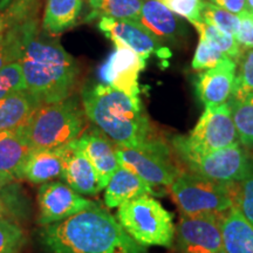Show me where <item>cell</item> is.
<instances>
[{"mask_svg": "<svg viewBox=\"0 0 253 253\" xmlns=\"http://www.w3.org/2000/svg\"><path fill=\"white\" fill-rule=\"evenodd\" d=\"M224 56L227 55L223 54L220 50H218L203 38H199L191 66L195 71H208V69L216 67Z\"/></svg>", "mask_w": 253, "mask_h": 253, "instance_id": "836d02e7", "label": "cell"}, {"mask_svg": "<svg viewBox=\"0 0 253 253\" xmlns=\"http://www.w3.org/2000/svg\"><path fill=\"white\" fill-rule=\"evenodd\" d=\"M89 19L108 17L118 20L138 21L143 0H88Z\"/></svg>", "mask_w": 253, "mask_h": 253, "instance_id": "d4e9b609", "label": "cell"}, {"mask_svg": "<svg viewBox=\"0 0 253 253\" xmlns=\"http://www.w3.org/2000/svg\"><path fill=\"white\" fill-rule=\"evenodd\" d=\"M97 27L110 41H113L115 47L130 49L144 60L153 54L160 59H168L171 56V52L163 46L162 41L138 21L101 17Z\"/></svg>", "mask_w": 253, "mask_h": 253, "instance_id": "8fae6325", "label": "cell"}, {"mask_svg": "<svg viewBox=\"0 0 253 253\" xmlns=\"http://www.w3.org/2000/svg\"><path fill=\"white\" fill-rule=\"evenodd\" d=\"M212 4L226 9L236 15H242L248 11V1L246 0H209Z\"/></svg>", "mask_w": 253, "mask_h": 253, "instance_id": "74e56055", "label": "cell"}, {"mask_svg": "<svg viewBox=\"0 0 253 253\" xmlns=\"http://www.w3.org/2000/svg\"><path fill=\"white\" fill-rule=\"evenodd\" d=\"M192 25L199 33V38H203L213 47H216L218 50H220L223 54L230 56L237 63L242 59L243 49L235 37L224 33L218 28L211 26V25L202 20L196 21Z\"/></svg>", "mask_w": 253, "mask_h": 253, "instance_id": "4316f807", "label": "cell"}, {"mask_svg": "<svg viewBox=\"0 0 253 253\" xmlns=\"http://www.w3.org/2000/svg\"><path fill=\"white\" fill-rule=\"evenodd\" d=\"M23 89H26V84L20 62L15 61L5 66L0 71V101L9 94Z\"/></svg>", "mask_w": 253, "mask_h": 253, "instance_id": "1f68e13d", "label": "cell"}, {"mask_svg": "<svg viewBox=\"0 0 253 253\" xmlns=\"http://www.w3.org/2000/svg\"><path fill=\"white\" fill-rule=\"evenodd\" d=\"M39 239L46 253H147L115 217L96 203L42 226Z\"/></svg>", "mask_w": 253, "mask_h": 253, "instance_id": "6da1fadb", "label": "cell"}, {"mask_svg": "<svg viewBox=\"0 0 253 253\" xmlns=\"http://www.w3.org/2000/svg\"><path fill=\"white\" fill-rule=\"evenodd\" d=\"M239 19L240 27L236 39L243 50L253 49V14L246 11L239 15Z\"/></svg>", "mask_w": 253, "mask_h": 253, "instance_id": "d590c367", "label": "cell"}, {"mask_svg": "<svg viewBox=\"0 0 253 253\" xmlns=\"http://www.w3.org/2000/svg\"><path fill=\"white\" fill-rule=\"evenodd\" d=\"M220 229L226 253H253V226L236 205L223 214Z\"/></svg>", "mask_w": 253, "mask_h": 253, "instance_id": "44dd1931", "label": "cell"}, {"mask_svg": "<svg viewBox=\"0 0 253 253\" xmlns=\"http://www.w3.org/2000/svg\"><path fill=\"white\" fill-rule=\"evenodd\" d=\"M82 104L89 121L118 145L142 148L156 140L141 99L99 84L84 88Z\"/></svg>", "mask_w": 253, "mask_h": 253, "instance_id": "3957f363", "label": "cell"}, {"mask_svg": "<svg viewBox=\"0 0 253 253\" xmlns=\"http://www.w3.org/2000/svg\"><path fill=\"white\" fill-rule=\"evenodd\" d=\"M116 219L123 230L141 246L170 248L176 227L172 214L151 196L132 199L118 209Z\"/></svg>", "mask_w": 253, "mask_h": 253, "instance_id": "5b68a950", "label": "cell"}, {"mask_svg": "<svg viewBox=\"0 0 253 253\" xmlns=\"http://www.w3.org/2000/svg\"><path fill=\"white\" fill-rule=\"evenodd\" d=\"M238 140L229 102L207 107L188 136L173 138L177 154L204 155L235 144Z\"/></svg>", "mask_w": 253, "mask_h": 253, "instance_id": "52a82bcc", "label": "cell"}, {"mask_svg": "<svg viewBox=\"0 0 253 253\" xmlns=\"http://www.w3.org/2000/svg\"><path fill=\"white\" fill-rule=\"evenodd\" d=\"M178 155L190 172L225 184L242 182L253 167V158L239 142L204 155Z\"/></svg>", "mask_w": 253, "mask_h": 253, "instance_id": "9c48e42d", "label": "cell"}, {"mask_svg": "<svg viewBox=\"0 0 253 253\" xmlns=\"http://www.w3.org/2000/svg\"><path fill=\"white\" fill-rule=\"evenodd\" d=\"M43 0H0V13L7 28L39 26V14ZM6 28V30H7Z\"/></svg>", "mask_w": 253, "mask_h": 253, "instance_id": "cb8c5ba5", "label": "cell"}, {"mask_svg": "<svg viewBox=\"0 0 253 253\" xmlns=\"http://www.w3.org/2000/svg\"><path fill=\"white\" fill-rule=\"evenodd\" d=\"M181 214L220 216L235 205V184L211 181L190 171H182L169 186Z\"/></svg>", "mask_w": 253, "mask_h": 253, "instance_id": "8992f818", "label": "cell"}, {"mask_svg": "<svg viewBox=\"0 0 253 253\" xmlns=\"http://www.w3.org/2000/svg\"><path fill=\"white\" fill-rule=\"evenodd\" d=\"M167 8L178 17H182L191 24L201 21V12L203 7V0H158Z\"/></svg>", "mask_w": 253, "mask_h": 253, "instance_id": "e575fe53", "label": "cell"}, {"mask_svg": "<svg viewBox=\"0 0 253 253\" xmlns=\"http://www.w3.org/2000/svg\"><path fill=\"white\" fill-rule=\"evenodd\" d=\"M40 106L39 100L27 89L9 94L0 101V131L23 128Z\"/></svg>", "mask_w": 253, "mask_h": 253, "instance_id": "ffe728a7", "label": "cell"}, {"mask_svg": "<svg viewBox=\"0 0 253 253\" xmlns=\"http://www.w3.org/2000/svg\"><path fill=\"white\" fill-rule=\"evenodd\" d=\"M53 37L39 28L28 32L19 58L26 89L41 104L68 99L79 75L77 61Z\"/></svg>", "mask_w": 253, "mask_h": 253, "instance_id": "7a4b0ae2", "label": "cell"}, {"mask_svg": "<svg viewBox=\"0 0 253 253\" xmlns=\"http://www.w3.org/2000/svg\"><path fill=\"white\" fill-rule=\"evenodd\" d=\"M63 151L58 149L32 150L19 171L18 179L32 184H43L62 176Z\"/></svg>", "mask_w": 253, "mask_h": 253, "instance_id": "ac0fdd59", "label": "cell"}, {"mask_svg": "<svg viewBox=\"0 0 253 253\" xmlns=\"http://www.w3.org/2000/svg\"><path fill=\"white\" fill-rule=\"evenodd\" d=\"M235 205L253 226V167L242 182L236 183Z\"/></svg>", "mask_w": 253, "mask_h": 253, "instance_id": "d6a6232c", "label": "cell"}, {"mask_svg": "<svg viewBox=\"0 0 253 253\" xmlns=\"http://www.w3.org/2000/svg\"><path fill=\"white\" fill-rule=\"evenodd\" d=\"M138 23L161 41L176 40L182 30L177 15L158 0H144Z\"/></svg>", "mask_w": 253, "mask_h": 253, "instance_id": "7402d4cb", "label": "cell"}, {"mask_svg": "<svg viewBox=\"0 0 253 253\" xmlns=\"http://www.w3.org/2000/svg\"><path fill=\"white\" fill-rule=\"evenodd\" d=\"M31 151L21 128L0 131V186L18 179L20 168Z\"/></svg>", "mask_w": 253, "mask_h": 253, "instance_id": "e0dca14e", "label": "cell"}, {"mask_svg": "<svg viewBox=\"0 0 253 253\" xmlns=\"http://www.w3.org/2000/svg\"><path fill=\"white\" fill-rule=\"evenodd\" d=\"M26 243V233L12 218L0 217V253H20Z\"/></svg>", "mask_w": 253, "mask_h": 253, "instance_id": "f1b7e54d", "label": "cell"}, {"mask_svg": "<svg viewBox=\"0 0 253 253\" xmlns=\"http://www.w3.org/2000/svg\"><path fill=\"white\" fill-rule=\"evenodd\" d=\"M84 0H47L42 28L50 36H58L74 27L80 18Z\"/></svg>", "mask_w": 253, "mask_h": 253, "instance_id": "603a6c76", "label": "cell"}, {"mask_svg": "<svg viewBox=\"0 0 253 253\" xmlns=\"http://www.w3.org/2000/svg\"><path fill=\"white\" fill-rule=\"evenodd\" d=\"M201 19L204 23L218 28L224 33L230 34V36L236 38L238 34L240 27V19L238 15L231 13L212 2L204 1L201 12Z\"/></svg>", "mask_w": 253, "mask_h": 253, "instance_id": "83f0119b", "label": "cell"}, {"mask_svg": "<svg viewBox=\"0 0 253 253\" xmlns=\"http://www.w3.org/2000/svg\"><path fill=\"white\" fill-rule=\"evenodd\" d=\"M39 218L41 226L58 223L66 218L91 207L93 201L84 198L71 186L61 182H47L40 186L38 192Z\"/></svg>", "mask_w": 253, "mask_h": 253, "instance_id": "7c38bea8", "label": "cell"}, {"mask_svg": "<svg viewBox=\"0 0 253 253\" xmlns=\"http://www.w3.org/2000/svg\"><path fill=\"white\" fill-rule=\"evenodd\" d=\"M109 140L108 136L99 128H89L86 131H82L74 141L75 145L86 155L94 167L103 189L108 184L110 177L120 168L115 147Z\"/></svg>", "mask_w": 253, "mask_h": 253, "instance_id": "9a60e30c", "label": "cell"}, {"mask_svg": "<svg viewBox=\"0 0 253 253\" xmlns=\"http://www.w3.org/2000/svg\"><path fill=\"white\" fill-rule=\"evenodd\" d=\"M8 188L9 184L5 186H0V217H7L14 219V214H17V212H15V208L19 205V196L18 192L14 196H12V194L14 192V185H12V189L8 190Z\"/></svg>", "mask_w": 253, "mask_h": 253, "instance_id": "8d00e7d4", "label": "cell"}, {"mask_svg": "<svg viewBox=\"0 0 253 253\" xmlns=\"http://www.w3.org/2000/svg\"><path fill=\"white\" fill-rule=\"evenodd\" d=\"M221 217L223 214H181L175 233L179 253H226L220 229Z\"/></svg>", "mask_w": 253, "mask_h": 253, "instance_id": "30bf717a", "label": "cell"}, {"mask_svg": "<svg viewBox=\"0 0 253 253\" xmlns=\"http://www.w3.org/2000/svg\"><path fill=\"white\" fill-rule=\"evenodd\" d=\"M237 65L230 56H224L216 67L199 73L196 90L205 108L229 102L235 84Z\"/></svg>", "mask_w": 253, "mask_h": 253, "instance_id": "5bb4252c", "label": "cell"}, {"mask_svg": "<svg viewBox=\"0 0 253 253\" xmlns=\"http://www.w3.org/2000/svg\"><path fill=\"white\" fill-rule=\"evenodd\" d=\"M6 28H7V26H6L5 18H4V15H2L1 13H0V38H1L2 34L5 33Z\"/></svg>", "mask_w": 253, "mask_h": 253, "instance_id": "f35d334b", "label": "cell"}, {"mask_svg": "<svg viewBox=\"0 0 253 253\" xmlns=\"http://www.w3.org/2000/svg\"><path fill=\"white\" fill-rule=\"evenodd\" d=\"M115 151L120 166L136 173L153 188H169L182 172L170 158L169 148L160 140H155L142 148L116 144Z\"/></svg>", "mask_w": 253, "mask_h": 253, "instance_id": "ba28073f", "label": "cell"}, {"mask_svg": "<svg viewBox=\"0 0 253 253\" xmlns=\"http://www.w3.org/2000/svg\"><path fill=\"white\" fill-rule=\"evenodd\" d=\"M253 93V49H250L240 59L238 72L236 73L235 84L230 101H238Z\"/></svg>", "mask_w": 253, "mask_h": 253, "instance_id": "f546056e", "label": "cell"}, {"mask_svg": "<svg viewBox=\"0 0 253 253\" xmlns=\"http://www.w3.org/2000/svg\"><path fill=\"white\" fill-rule=\"evenodd\" d=\"M145 68V60L135 52L115 47L99 69V78L102 84L115 88L132 97L140 99L138 78Z\"/></svg>", "mask_w": 253, "mask_h": 253, "instance_id": "4fadbf2b", "label": "cell"}, {"mask_svg": "<svg viewBox=\"0 0 253 253\" xmlns=\"http://www.w3.org/2000/svg\"><path fill=\"white\" fill-rule=\"evenodd\" d=\"M229 104L239 143L253 148V93L242 100L230 101Z\"/></svg>", "mask_w": 253, "mask_h": 253, "instance_id": "484cf974", "label": "cell"}, {"mask_svg": "<svg viewBox=\"0 0 253 253\" xmlns=\"http://www.w3.org/2000/svg\"><path fill=\"white\" fill-rule=\"evenodd\" d=\"M248 1V12L253 14V0H246Z\"/></svg>", "mask_w": 253, "mask_h": 253, "instance_id": "ab89813d", "label": "cell"}, {"mask_svg": "<svg viewBox=\"0 0 253 253\" xmlns=\"http://www.w3.org/2000/svg\"><path fill=\"white\" fill-rule=\"evenodd\" d=\"M74 141L62 147L63 170L61 178L78 194H99L103 190L99 176L86 155L75 145Z\"/></svg>", "mask_w": 253, "mask_h": 253, "instance_id": "2e32d148", "label": "cell"}, {"mask_svg": "<svg viewBox=\"0 0 253 253\" xmlns=\"http://www.w3.org/2000/svg\"><path fill=\"white\" fill-rule=\"evenodd\" d=\"M153 195V186L130 170L120 166L104 188V204L112 209L119 208L132 199Z\"/></svg>", "mask_w": 253, "mask_h": 253, "instance_id": "d6986e66", "label": "cell"}, {"mask_svg": "<svg viewBox=\"0 0 253 253\" xmlns=\"http://www.w3.org/2000/svg\"><path fill=\"white\" fill-rule=\"evenodd\" d=\"M84 128V118L73 97L41 104L21 128L32 150L58 149L77 140Z\"/></svg>", "mask_w": 253, "mask_h": 253, "instance_id": "277c9868", "label": "cell"}, {"mask_svg": "<svg viewBox=\"0 0 253 253\" xmlns=\"http://www.w3.org/2000/svg\"><path fill=\"white\" fill-rule=\"evenodd\" d=\"M25 34L15 28H7L0 38V71L9 63L19 61Z\"/></svg>", "mask_w": 253, "mask_h": 253, "instance_id": "4dcf8cb0", "label": "cell"}]
</instances>
